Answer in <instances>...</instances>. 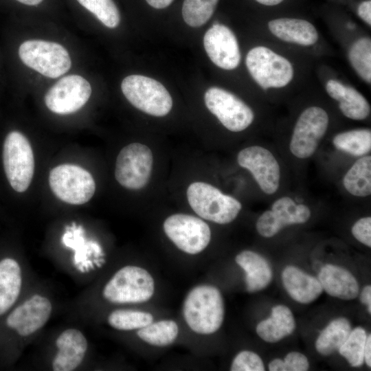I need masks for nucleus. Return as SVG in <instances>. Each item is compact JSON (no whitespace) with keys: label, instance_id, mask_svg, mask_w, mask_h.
Instances as JSON below:
<instances>
[{"label":"nucleus","instance_id":"bb28decb","mask_svg":"<svg viewBox=\"0 0 371 371\" xmlns=\"http://www.w3.org/2000/svg\"><path fill=\"white\" fill-rule=\"evenodd\" d=\"M345 189L356 196H367L371 194V157L365 155L358 159L343 179Z\"/></svg>","mask_w":371,"mask_h":371},{"label":"nucleus","instance_id":"ea45409f","mask_svg":"<svg viewBox=\"0 0 371 371\" xmlns=\"http://www.w3.org/2000/svg\"><path fill=\"white\" fill-rule=\"evenodd\" d=\"M364 361L366 365L370 368L371 367V335L370 334L368 335L363 352Z\"/></svg>","mask_w":371,"mask_h":371},{"label":"nucleus","instance_id":"aec40b11","mask_svg":"<svg viewBox=\"0 0 371 371\" xmlns=\"http://www.w3.org/2000/svg\"><path fill=\"white\" fill-rule=\"evenodd\" d=\"M282 282L289 296L300 304L314 302L324 291L317 278L293 265L283 269Z\"/></svg>","mask_w":371,"mask_h":371},{"label":"nucleus","instance_id":"412c9836","mask_svg":"<svg viewBox=\"0 0 371 371\" xmlns=\"http://www.w3.org/2000/svg\"><path fill=\"white\" fill-rule=\"evenodd\" d=\"M328 95L339 102L341 113L355 120L366 119L370 113V106L365 97L355 88L345 86L336 80H329L326 85Z\"/></svg>","mask_w":371,"mask_h":371},{"label":"nucleus","instance_id":"c756f323","mask_svg":"<svg viewBox=\"0 0 371 371\" xmlns=\"http://www.w3.org/2000/svg\"><path fill=\"white\" fill-rule=\"evenodd\" d=\"M153 320V316L150 313L130 309L115 310L107 318L109 326L120 330L140 329Z\"/></svg>","mask_w":371,"mask_h":371},{"label":"nucleus","instance_id":"2f4dec72","mask_svg":"<svg viewBox=\"0 0 371 371\" xmlns=\"http://www.w3.org/2000/svg\"><path fill=\"white\" fill-rule=\"evenodd\" d=\"M218 0H184L182 16L184 21L193 27L204 25L212 16Z\"/></svg>","mask_w":371,"mask_h":371},{"label":"nucleus","instance_id":"20e7f679","mask_svg":"<svg viewBox=\"0 0 371 371\" xmlns=\"http://www.w3.org/2000/svg\"><path fill=\"white\" fill-rule=\"evenodd\" d=\"M3 164L11 187L23 192L30 186L34 172V157L27 137L19 131L10 132L3 146Z\"/></svg>","mask_w":371,"mask_h":371},{"label":"nucleus","instance_id":"c85d7f7f","mask_svg":"<svg viewBox=\"0 0 371 371\" xmlns=\"http://www.w3.org/2000/svg\"><path fill=\"white\" fill-rule=\"evenodd\" d=\"M334 146L353 156H363L371 150L370 129H355L337 134L333 139Z\"/></svg>","mask_w":371,"mask_h":371},{"label":"nucleus","instance_id":"473e14b6","mask_svg":"<svg viewBox=\"0 0 371 371\" xmlns=\"http://www.w3.org/2000/svg\"><path fill=\"white\" fill-rule=\"evenodd\" d=\"M368 334L362 327L352 329L349 336L338 349L352 367H360L364 362L363 352Z\"/></svg>","mask_w":371,"mask_h":371},{"label":"nucleus","instance_id":"4c0bfd02","mask_svg":"<svg viewBox=\"0 0 371 371\" xmlns=\"http://www.w3.org/2000/svg\"><path fill=\"white\" fill-rule=\"evenodd\" d=\"M359 16L368 25H371V1L366 0L361 2L357 9Z\"/></svg>","mask_w":371,"mask_h":371},{"label":"nucleus","instance_id":"6ab92c4d","mask_svg":"<svg viewBox=\"0 0 371 371\" xmlns=\"http://www.w3.org/2000/svg\"><path fill=\"white\" fill-rule=\"evenodd\" d=\"M323 290L329 295L344 300H352L359 293L355 277L346 269L332 264L323 266L318 274Z\"/></svg>","mask_w":371,"mask_h":371},{"label":"nucleus","instance_id":"c9c22d12","mask_svg":"<svg viewBox=\"0 0 371 371\" xmlns=\"http://www.w3.org/2000/svg\"><path fill=\"white\" fill-rule=\"evenodd\" d=\"M351 232L361 243L371 247V218L366 216L359 218L352 225Z\"/></svg>","mask_w":371,"mask_h":371},{"label":"nucleus","instance_id":"0eeeda50","mask_svg":"<svg viewBox=\"0 0 371 371\" xmlns=\"http://www.w3.org/2000/svg\"><path fill=\"white\" fill-rule=\"evenodd\" d=\"M49 184L55 196L71 205L88 202L95 191L92 175L80 166L61 164L52 168L49 175Z\"/></svg>","mask_w":371,"mask_h":371},{"label":"nucleus","instance_id":"79ce46f5","mask_svg":"<svg viewBox=\"0 0 371 371\" xmlns=\"http://www.w3.org/2000/svg\"><path fill=\"white\" fill-rule=\"evenodd\" d=\"M260 4L269 6H273L280 3L284 0H256Z\"/></svg>","mask_w":371,"mask_h":371},{"label":"nucleus","instance_id":"dca6fc26","mask_svg":"<svg viewBox=\"0 0 371 371\" xmlns=\"http://www.w3.org/2000/svg\"><path fill=\"white\" fill-rule=\"evenodd\" d=\"M49 300L36 294L15 308L8 316L6 325L22 337L30 336L41 328L52 314Z\"/></svg>","mask_w":371,"mask_h":371},{"label":"nucleus","instance_id":"72a5a7b5","mask_svg":"<svg viewBox=\"0 0 371 371\" xmlns=\"http://www.w3.org/2000/svg\"><path fill=\"white\" fill-rule=\"evenodd\" d=\"M77 1L105 26L115 28L119 25L120 12L113 0H77Z\"/></svg>","mask_w":371,"mask_h":371},{"label":"nucleus","instance_id":"9d476101","mask_svg":"<svg viewBox=\"0 0 371 371\" xmlns=\"http://www.w3.org/2000/svg\"><path fill=\"white\" fill-rule=\"evenodd\" d=\"M163 228L176 247L188 254L201 253L210 242L209 225L201 218L192 215L172 214L164 221Z\"/></svg>","mask_w":371,"mask_h":371},{"label":"nucleus","instance_id":"1a4fd4ad","mask_svg":"<svg viewBox=\"0 0 371 371\" xmlns=\"http://www.w3.org/2000/svg\"><path fill=\"white\" fill-rule=\"evenodd\" d=\"M153 165V155L148 146L132 143L120 151L115 168V177L123 187L139 190L148 183Z\"/></svg>","mask_w":371,"mask_h":371},{"label":"nucleus","instance_id":"9b49d317","mask_svg":"<svg viewBox=\"0 0 371 371\" xmlns=\"http://www.w3.org/2000/svg\"><path fill=\"white\" fill-rule=\"evenodd\" d=\"M328 124V115L322 108H306L294 126L289 144L291 153L300 159L313 155L327 131Z\"/></svg>","mask_w":371,"mask_h":371},{"label":"nucleus","instance_id":"a19ab883","mask_svg":"<svg viewBox=\"0 0 371 371\" xmlns=\"http://www.w3.org/2000/svg\"><path fill=\"white\" fill-rule=\"evenodd\" d=\"M174 0H146L147 3L155 9L166 8L171 4Z\"/></svg>","mask_w":371,"mask_h":371},{"label":"nucleus","instance_id":"7ed1b4c3","mask_svg":"<svg viewBox=\"0 0 371 371\" xmlns=\"http://www.w3.org/2000/svg\"><path fill=\"white\" fill-rule=\"evenodd\" d=\"M155 292V281L145 269L127 265L117 271L105 284L102 295L114 304H139L148 301Z\"/></svg>","mask_w":371,"mask_h":371},{"label":"nucleus","instance_id":"37998d69","mask_svg":"<svg viewBox=\"0 0 371 371\" xmlns=\"http://www.w3.org/2000/svg\"><path fill=\"white\" fill-rule=\"evenodd\" d=\"M17 2L26 5H37L40 4L43 0H15Z\"/></svg>","mask_w":371,"mask_h":371},{"label":"nucleus","instance_id":"393cba45","mask_svg":"<svg viewBox=\"0 0 371 371\" xmlns=\"http://www.w3.org/2000/svg\"><path fill=\"white\" fill-rule=\"evenodd\" d=\"M22 286L21 269L14 259L5 258L0 261V316L15 303Z\"/></svg>","mask_w":371,"mask_h":371},{"label":"nucleus","instance_id":"5701e85b","mask_svg":"<svg viewBox=\"0 0 371 371\" xmlns=\"http://www.w3.org/2000/svg\"><path fill=\"white\" fill-rule=\"evenodd\" d=\"M235 261L245 272L248 292L260 291L270 284L273 277L272 269L267 260L260 254L245 250L236 255Z\"/></svg>","mask_w":371,"mask_h":371},{"label":"nucleus","instance_id":"f257e3e1","mask_svg":"<svg viewBox=\"0 0 371 371\" xmlns=\"http://www.w3.org/2000/svg\"><path fill=\"white\" fill-rule=\"evenodd\" d=\"M183 315L193 332L201 335L216 333L222 326L225 317L221 291L208 284L192 288L184 300Z\"/></svg>","mask_w":371,"mask_h":371},{"label":"nucleus","instance_id":"39448f33","mask_svg":"<svg viewBox=\"0 0 371 371\" xmlns=\"http://www.w3.org/2000/svg\"><path fill=\"white\" fill-rule=\"evenodd\" d=\"M121 89L133 106L147 114L165 116L172 107L170 93L162 84L155 79L141 75H131L122 80Z\"/></svg>","mask_w":371,"mask_h":371},{"label":"nucleus","instance_id":"a211bd4d","mask_svg":"<svg viewBox=\"0 0 371 371\" xmlns=\"http://www.w3.org/2000/svg\"><path fill=\"white\" fill-rule=\"evenodd\" d=\"M58 352L53 361L54 371H71L77 368L84 359L87 350V341L83 333L76 328L63 331L56 341Z\"/></svg>","mask_w":371,"mask_h":371},{"label":"nucleus","instance_id":"58836bf2","mask_svg":"<svg viewBox=\"0 0 371 371\" xmlns=\"http://www.w3.org/2000/svg\"><path fill=\"white\" fill-rule=\"evenodd\" d=\"M361 303L367 306L368 312L371 313V286L366 285L363 287L359 295Z\"/></svg>","mask_w":371,"mask_h":371},{"label":"nucleus","instance_id":"2eb2a0df","mask_svg":"<svg viewBox=\"0 0 371 371\" xmlns=\"http://www.w3.org/2000/svg\"><path fill=\"white\" fill-rule=\"evenodd\" d=\"M311 215L307 205L297 204L291 198L282 196L274 201L270 210L259 216L256 230L262 237L271 238L286 226L306 223Z\"/></svg>","mask_w":371,"mask_h":371},{"label":"nucleus","instance_id":"cd10ccee","mask_svg":"<svg viewBox=\"0 0 371 371\" xmlns=\"http://www.w3.org/2000/svg\"><path fill=\"white\" fill-rule=\"evenodd\" d=\"M179 327L173 320L164 319L151 322L138 329L137 336L144 342L155 346L164 347L172 344L177 339Z\"/></svg>","mask_w":371,"mask_h":371},{"label":"nucleus","instance_id":"4be33fe9","mask_svg":"<svg viewBox=\"0 0 371 371\" xmlns=\"http://www.w3.org/2000/svg\"><path fill=\"white\" fill-rule=\"evenodd\" d=\"M268 27L280 40L304 46L314 45L319 37L315 26L304 19H276L269 22Z\"/></svg>","mask_w":371,"mask_h":371},{"label":"nucleus","instance_id":"b1692460","mask_svg":"<svg viewBox=\"0 0 371 371\" xmlns=\"http://www.w3.org/2000/svg\"><path fill=\"white\" fill-rule=\"evenodd\" d=\"M295 327L296 323L292 311L288 306L279 304L271 308L269 317L257 324L256 330L265 341L276 343L291 335Z\"/></svg>","mask_w":371,"mask_h":371},{"label":"nucleus","instance_id":"e433bc0d","mask_svg":"<svg viewBox=\"0 0 371 371\" xmlns=\"http://www.w3.org/2000/svg\"><path fill=\"white\" fill-rule=\"evenodd\" d=\"M283 371H306L309 361L302 353L296 351L289 352L282 359Z\"/></svg>","mask_w":371,"mask_h":371},{"label":"nucleus","instance_id":"ddd939ff","mask_svg":"<svg viewBox=\"0 0 371 371\" xmlns=\"http://www.w3.org/2000/svg\"><path fill=\"white\" fill-rule=\"evenodd\" d=\"M91 94L89 82L78 75L65 76L46 93L45 103L52 112L65 115L81 109Z\"/></svg>","mask_w":371,"mask_h":371},{"label":"nucleus","instance_id":"f03ea898","mask_svg":"<svg viewBox=\"0 0 371 371\" xmlns=\"http://www.w3.org/2000/svg\"><path fill=\"white\" fill-rule=\"evenodd\" d=\"M191 208L201 218L218 223L232 222L242 209L239 201L201 181L191 183L186 191Z\"/></svg>","mask_w":371,"mask_h":371},{"label":"nucleus","instance_id":"f3484780","mask_svg":"<svg viewBox=\"0 0 371 371\" xmlns=\"http://www.w3.org/2000/svg\"><path fill=\"white\" fill-rule=\"evenodd\" d=\"M203 45L210 60L218 67L232 70L240 61V52L237 39L227 26L214 23L205 32Z\"/></svg>","mask_w":371,"mask_h":371},{"label":"nucleus","instance_id":"7c9ffc66","mask_svg":"<svg viewBox=\"0 0 371 371\" xmlns=\"http://www.w3.org/2000/svg\"><path fill=\"white\" fill-rule=\"evenodd\" d=\"M348 59L357 74L366 82H371V40L362 37L355 41L348 51Z\"/></svg>","mask_w":371,"mask_h":371},{"label":"nucleus","instance_id":"a878e982","mask_svg":"<svg viewBox=\"0 0 371 371\" xmlns=\"http://www.w3.org/2000/svg\"><path fill=\"white\" fill-rule=\"evenodd\" d=\"M351 330V324L347 318L338 317L333 319L316 339L317 352L324 356L333 354L344 343Z\"/></svg>","mask_w":371,"mask_h":371},{"label":"nucleus","instance_id":"4468645a","mask_svg":"<svg viewBox=\"0 0 371 371\" xmlns=\"http://www.w3.org/2000/svg\"><path fill=\"white\" fill-rule=\"evenodd\" d=\"M240 166L248 170L267 194H272L278 189L280 168L273 155L267 148L252 146L241 150L237 156Z\"/></svg>","mask_w":371,"mask_h":371},{"label":"nucleus","instance_id":"6e6552de","mask_svg":"<svg viewBox=\"0 0 371 371\" xmlns=\"http://www.w3.org/2000/svg\"><path fill=\"white\" fill-rule=\"evenodd\" d=\"M19 55L27 67L48 78H56L71 66L70 56L61 45L43 40H28L19 47Z\"/></svg>","mask_w":371,"mask_h":371},{"label":"nucleus","instance_id":"423d86ee","mask_svg":"<svg viewBox=\"0 0 371 371\" xmlns=\"http://www.w3.org/2000/svg\"><path fill=\"white\" fill-rule=\"evenodd\" d=\"M245 63L251 77L264 89L284 87L293 78L291 63L264 46L249 50Z\"/></svg>","mask_w":371,"mask_h":371},{"label":"nucleus","instance_id":"f704fd0d","mask_svg":"<svg viewBox=\"0 0 371 371\" xmlns=\"http://www.w3.org/2000/svg\"><path fill=\"white\" fill-rule=\"evenodd\" d=\"M264 363L260 357L250 350H243L234 358L230 370L232 371H264Z\"/></svg>","mask_w":371,"mask_h":371},{"label":"nucleus","instance_id":"f8f14e48","mask_svg":"<svg viewBox=\"0 0 371 371\" xmlns=\"http://www.w3.org/2000/svg\"><path fill=\"white\" fill-rule=\"evenodd\" d=\"M205 105L229 131L240 132L254 121L251 109L232 93L219 87L208 89L204 95Z\"/></svg>","mask_w":371,"mask_h":371}]
</instances>
